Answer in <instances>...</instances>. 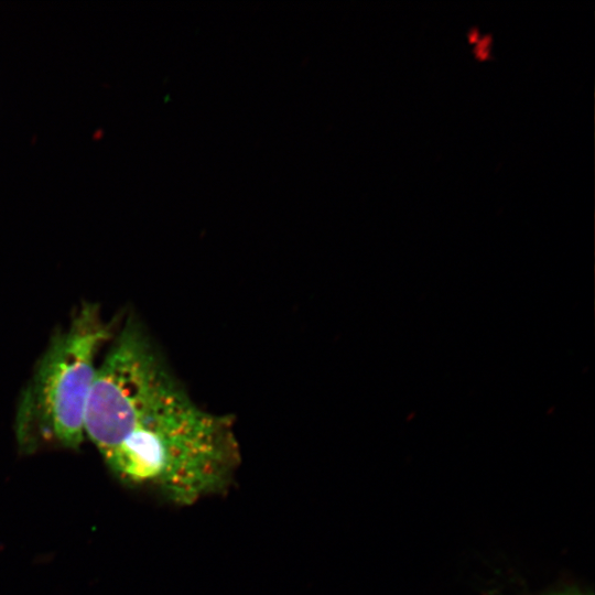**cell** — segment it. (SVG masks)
Wrapping results in <instances>:
<instances>
[{"label":"cell","mask_w":595,"mask_h":595,"mask_svg":"<svg viewBox=\"0 0 595 595\" xmlns=\"http://www.w3.org/2000/svg\"><path fill=\"white\" fill-rule=\"evenodd\" d=\"M543 595H588V594L582 591H577V589H565V591L551 592Z\"/></svg>","instance_id":"cell-3"},{"label":"cell","mask_w":595,"mask_h":595,"mask_svg":"<svg viewBox=\"0 0 595 595\" xmlns=\"http://www.w3.org/2000/svg\"><path fill=\"white\" fill-rule=\"evenodd\" d=\"M112 335L100 307L89 302L53 335L18 400L14 433L21 450L82 445L99 353Z\"/></svg>","instance_id":"cell-2"},{"label":"cell","mask_w":595,"mask_h":595,"mask_svg":"<svg viewBox=\"0 0 595 595\" xmlns=\"http://www.w3.org/2000/svg\"><path fill=\"white\" fill-rule=\"evenodd\" d=\"M85 436L119 478L180 507L225 494L241 458L231 418L198 405L136 317L98 364Z\"/></svg>","instance_id":"cell-1"}]
</instances>
